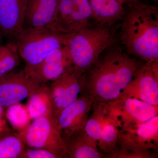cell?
I'll use <instances>...</instances> for the list:
<instances>
[{
	"label": "cell",
	"mask_w": 158,
	"mask_h": 158,
	"mask_svg": "<svg viewBox=\"0 0 158 158\" xmlns=\"http://www.w3.org/2000/svg\"><path fill=\"white\" fill-rule=\"evenodd\" d=\"M144 62L128 54L118 44L113 45L85 73L81 94L91 97L95 102L117 100Z\"/></svg>",
	"instance_id": "cell-1"
},
{
	"label": "cell",
	"mask_w": 158,
	"mask_h": 158,
	"mask_svg": "<svg viewBox=\"0 0 158 158\" xmlns=\"http://www.w3.org/2000/svg\"><path fill=\"white\" fill-rule=\"evenodd\" d=\"M118 42L142 62L158 60V8L137 1L127 4L120 22Z\"/></svg>",
	"instance_id": "cell-2"
},
{
	"label": "cell",
	"mask_w": 158,
	"mask_h": 158,
	"mask_svg": "<svg viewBox=\"0 0 158 158\" xmlns=\"http://www.w3.org/2000/svg\"><path fill=\"white\" fill-rule=\"evenodd\" d=\"M118 43L115 26L92 23L67 34L66 46L74 67L85 73L104 51Z\"/></svg>",
	"instance_id": "cell-3"
},
{
	"label": "cell",
	"mask_w": 158,
	"mask_h": 158,
	"mask_svg": "<svg viewBox=\"0 0 158 158\" xmlns=\"http://www.w3.org/2000/svg\"><path fill=\"white\" fill-rule=\"evenodd\" d=\"M67 36L50 25L23 28L11 42L25 62L24 69H28L38 65L53 51L66 45Z\"/></svg>",
	"instance_id": "cell-4"
},
{
	"label": "cell",
	"mask_w": 158,
	"mask_h": 158,
	"mask_svg": "<svg viewBox=\"0 0 158 158\" xmlns=\"http://www.w3.org/2000/svg\"><path fill=\"white\" fill-rule=\"evenodd\" d=\"M18 134L27 147L42 148L59 158H67L65 142L56 119L51 114L33 120L28 127Z\"/></svg>",
	"instance_id": "cell-5"
},
{
	"label": "cell",
	"mask_w": 158,
	"mask_h": 158,
	"mask_svg": "<svg viewBox=\"0 0 158 158\" xmlns=\"http://www.w3.org/2000/svg\"><path fill=\"white\" fill-rule=\"evenodd\" d=\"M108 104L111 117L121 132L132 129L158 115V106L136 98H120Z\"/></svg>",
	"instance_id": "cell-6"
},
{
	"label": "cell",
	"mask_w": 158,
	"mask_h": 158,
	"mask_svg": "<svg viewBox=\"0 0 158 158\" xmlns=\"http://www.w3.org/2000/svg\"><path fill=\"white\" fill-rule=\"evenodd\" d=\"M85 73L73 66L50 83L51 115L56 119L62 110L78 98L83 88Z\"/></svg>",
	"instance_id": "cell-7"
},
{
	"label": "cell",
	"mask_w": 158,
	"mask_h": 158,
	"mask_svg": "<svg viewBox=\"0 0 158 158\" xmlns=\"http://www.w3.org/2000/svg\"><path fill=\"white\" fill-rule=\"evenodd\" d=\"M94 23L88 0H59L58 11L52 27L69 34Z\"/></svg>",
	"instance_id": "cell-8"
},
{
	"label": "cell",
	"mask_w": 158,
	"mask_h": 158,
	"mask_svg": "<svg viewBox=\"0 0 158 158\" xmlns=\"http://www.w3.org/2000/svg\"><path fill=\"white\" fill-rule=\"evenodd\" d=\"M127 98L158 106V60L142 64L119 99Z\"/></svg>",
	"instance_id": "cell-9"
},
{
	"label": "cell",
	"mask_w": 158,
	"mask_h": 158,
	"mask_svg": "<svg viewBox=\"0 0 158 158\" xmlns=\"http://www.w3.org/2000/svg\"><path fill=\"white\" fill-rule=\"evenodd\" d=\"M42 84L28 76L23 69L0 77V106L6 109L20 103Z\"/></svg>",
	"instance_id": "cell-10"
},
{
	"label": "cell",
	"mask_w": 158,
	"mask_h": 158,
	"mask_svg": "<svg viewBox=\"0 0 158 158\" xmlns=\"http://www.w3.org/2000/svg\"><path fill=\"white\" fill-rule=\"evenodd\" d=\"M73 65L67 46L57 48L49 54L38 65L25 69V73L41 84L51 83Z\"/></svg>",
	"instance_id": "cell-11"
},
{
	"label": "cell",
	"mask_w": 158,
	"mask_h": 158,
	"mask_svg": "<svg viewBox=\"0 0 158 158\" xmlns=\"http://www.w3.org/2000/svg\"><path fill=\"white\" fill-rule=\"evenodd\" d=\"M95 101L92 97L81 94L74 102L64 108L56 119L63 140L85 127Z\"/></svg>",
	"instance_id": "cell-12"
},
{
	"label": "cell",
	"mask_w": 158,
	"mask_h": 158,
	"mask_svg": "<svg viewBox=\"0 0 158 158\" xmlns=\"http://www.w3.org/2000/svg\"><path fill=\"white\" fill-rule=\"evenodd\" d=\"M28 0H0V29L3 37L14 41L23 28Z\"/></svg>",
	"instance_id": "cell-13"
},
{
	"label": "cell",
	"mask_w": 158,
	"mask_h": 158,
	"mask_svg": "<svg viewBox=\"0 0 158 158\" xmlns=\"http://www.w3.org/2000/svg\"><path fill=\"white\" fill-rule=\"evenodd\" d=\"M59 0H28L23 28L45 27L54 22Z\"/></svg>",
	"instance_id": "cell-14"
},
{
	"label": "cell",
	"mask_w": 158,
	"mask_h": 158,
	"mask_svg": "<svg viewBox=\"0 0 158 158\" xmlns=\"http://www.w3.org/2000/svg\"><path fill=\"white\" fill-rule=\"evenodd\" d=\"M94 23L113 27L120 22L125 13L126 4L123 0H88Z\"/></svg>",
	"instance_id": "cell-15"
},
{
	"label": "cell",
	"mask_w": 158,
	"mask_h": 158,
	"mask_svg": "<svg viewBox=\"0 0 158 158\" xmlns=\"http://www.w3.org/2000/svg\"><path fill=\"white\" fill-rule=\"evenodd\" d=\"M67 158H102L95 141L88 136L84 128L64 140Z\"/></svg>",
	"instance_id": "cell-16"
},
{
	"label": "cell",
	"mask_w": 158,
	"mask_h": 158,
	"mask_svg": "<svg viewBox=\"0 0 158 158\" xmlns=\"http://www.w3.org/2000/svg\"><path fill=\"white\" fill-rule=\"evenodd\" d=\"M125 133L138 146L143 149L157 153L158 115Z\"/></svg>",
	"instance_id": "cell-17"
},
{
	"label": "cell",
	"mask_w": 158,
	"mask_h": 158,
	"mask_svg": "<svg viewBox=\"0 0 158 158\" xmlns=\"http://www.w3.org/2000/svg\"><path fill=\"white\" fill-rule=\"evenodd\" d=\"M27 110L32 120L51 114V99L49 85L42 84L28 98Z\"/></svg>",
	"instance_id": "cell-18"
},
{
	"label": "cell",
	"mask_w": 158,
	"mask_h": 158,
	"mask_svg": "<svg viewBox=\"0 0 158 158\" xmlns=\"http://www.w3.org/2000/svg\"><path fill=\"white\" fill-rule=\"evenodd\" d=\"M121 133L114 121L106 123L102 128L97 145L105 158H115Z\"/></svg>",
	"instance_id": "cell-19"
},
{
	"label": "cell",
	"mask_w": 158,
	"mask_h": 158,
	"mask_svg": "<svg viewBox=\"0 0 158 158\" xmlns=\"http://www.w3.org/2000/svg\"><path fill=\"white\" fill-rule=\"evenodd\" d=\"M26 148L17 132L10 129L0 133V158H21Z\"/></svg>",
	"instance_id": "cell-20"
},
{
	"label": "cell",
	"mask_w": 158,
	"mask_h": 158,
	"mask_svg": "<svg viewBox=\"0 0 158 158\" xmlns=\"http://www.w3.org/2000/svg\"><path fill=\"white\" fill-rule=\"evenodd\" d=\"M156 153L141 148L121 132L115 158H153L157 157Z\"/></svg>",
	"instance_id": "cell-21"
},
{
	"label": "cell",
	"mask_w": 158,
	"mask_h": 158,
	"mask_svg": "<svg viewBox=\"0 0 158 158\" xmlns=\"http://www.w3.org/2000/svg\"><path fill=\"white\" fill-rule=\"evenodd\" d=\"M5 115L7 122L17 133L22 132L31 124V120L26 106L20 103L6 108Z\"/></svg>",
	"instance_id": "cell-22"
},
{
	"label": "cell",
	"mask_w": 158,
	"mask_h": 158,
	"mask_svg": "<svg viewBox=\"0 0 158 158\" xmlns=\"http://www.w3.org/2000/svg\"><path fill=\"white\" fill-rule=\"evenodd\" d=\"M19 54L14 43L0 44V77L14 71L19 65Z\"/></svg>",
	"instance_id": "cell-23"
},
{
	"label": "cell",
	"mask_w": 158,
	"mask_h": 158,
	"mask_svg": "<svg viewBox=\"0 0 158 158\" xmlns=\"http://www.w3.org/2000/svg\"><path fill=\"white\" fill-rule=\"evenodd\" d=\"M21 158H59L53 153L39 148H26Z\"/></svg>",
	"instance_id": "cell-24"
},
{
	"label": "cell",
	"mask_w": 158,
	"mask_h": 158,
	"mask_svg": "<svg viewBox=\"0 0 158 158\" xmlns=\"http://www.w3.org/2000/svg\"><path fill=\"white\" fill-rule=\"evenodd\" d=\"M5 108L0 106V133L11 129L8 125V122L5 115Z\"/></svg>",
	"instance_id": "cell-25"
},
{
	"label": "cell",
	"mask_w": 158,
	"mask_h": 158,
	"mask_svg": "<svg viewBox=\"0 0 158 158\" xmlns=\"http://www.w3.org/2000/svg\"><path fill=\"white\" fill-rule=\"evenodd\" d=\"M124 1L126 4H129V3H131L135 2H137V1H142L143 0H123Z\"/></svg>",
	"instance_id": "cell-26"
},
{
	"label": "cell",
	"mask_w": 158,
	"mask_h": 158,
	"mask_svg": "<svg viewBox=\"0 0 158 158\" xmlns=\"http://www.w3.org/2000/svg\"><path fill=\"white\" fill-rule=\"evenodd\" d=\"M2 37L3 35L2 34V32H1V29H0V44H1V43L2 41Z\"/></svg>",
	"instance_id": "cell-27"
},
{
	"label": "cell",
	"mask_w": 158,
	"mask_h": 158,
	"mask_svg": "<svg viewBox=\"0 0 158 158\" xmlns=\"http://www.w3.org/2000/svg\"><path fill=\"white\" fill-rule=\"evenodd\" d=\"M151 1H153V2H155L156 3H158V0H151Z\"/></svg>",
	"instance_id": "cell-28"
}]
</instances>
